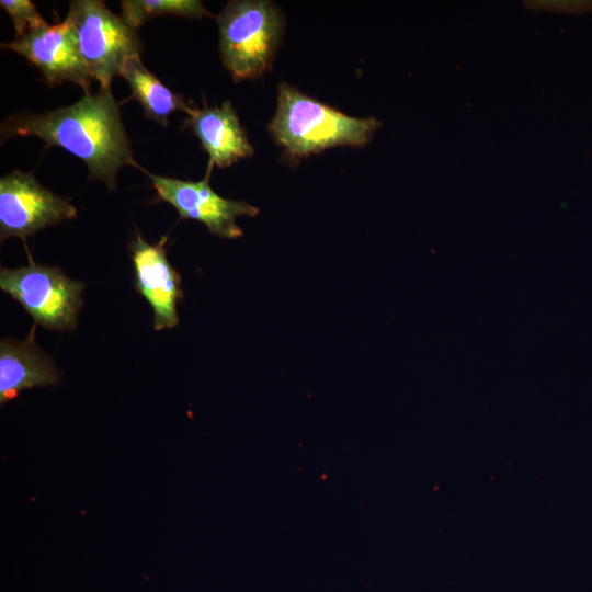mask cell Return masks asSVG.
Wrapping results in <instances>:
<instances>
[{"mask_svg": "<svg viewBox=\"0 0 592 592\" xmlns=\"http://www.w3.org/2000/svg\"><path fill=\"white\" fill-rule=\"evenodd\" d=\"M66 21L72 26L81 55L101 90L110 89L125 62L140 55L137 30L114 14L104 1H71Z\"/></svg>", "mask_w": 592, "mask_h": 592, "instance_id": "277c9868", "label": "cell"}, {"mask_svg": "<svg viewBox=\"0 0 592 592\" xmlns=\"http://www.w3.org/2000/svg\"><path fill=\"white\" fill-rule=\"evenodd\" d=\"M524 5L533 11H551L556 13L582 14L592 11V0H532Z\"/></svg>", "mask_w": 592, "mask_h": 592, "instance_id": "9a60e30c", "label": "cell"}, {"mask_svg": "<svg viewBox=\"0 0 592 592\" xmlns=\"http://www.w3.org/2000/svg\"><path fill=\"white\" fill-rule=\"evenodd\" d=\"M1 45L36 66L49 87L68 81L90 93L93 77L68 21L29 31Z\"/></svg>", "mask_w": 592, "mask_h": 592, "instance_id": "ba28073f", "label": "cell"}, {"mask_svg": "<svg viewBox=\"0 0 592 592\" xmlns=\"http://www.w3.org/2000/svg\"><path fill=\"white\" fill-rule=\"evenodd\" d=\"M216 20L221 60L236 82L269 71L284 30L283 15L273 2L229 1Z\"/></svg>", "mask_w": 592, "mask_h": 592, "instance_id": "3957f363", "label": "cell"}, {"mask_svg": "<svg viewBox=\"0 0 592 592\" xmlns=\"http://www.w3.org/2000/svg\"><path fill=\"white\" fill-rule=\"evenodd\" d=\"M121 7L122 18L135 30L146 21L159 15L212 16L197 0H124L121 2Z\"/></svg>", "mask_w": 592, "mask_h": 592, "instance_id": "4fadbf2b", "label": "cell"}, {"mask_svg": "<svg viewBox=\"0 0 592 592\" xmlns=\"http://www.w3.org/2000/svg\"><path fill=\"white\" fill-rule=\"evenodd\" d=\"M143 171L150 178L159 198L171 204L181 219L197 220L217 237H241L243 232L236 219L239 216L255 217L260 212L247 202L218 195L209 185L210 171L197 182L157 175L144 169Z\"/></svg>", "mask_w": 592, "mask_h": 592, "instance_id": "52a82bcc", "label": "cell"}, {"mask_svg": "<svg viewBox=\"0 0 592 592\" xmlns=\"http://www.w3.org/2000/svg\"><path fill=\"white\" fill-rule=\"evenodd\" d=\"M128 82L133 98L143 106L145 115L164 127L174 111H184L187 115L194 107L184 102L183 95L172 92L136 56L128 59L121 72Z\"/></svg>", "mask_w": 592, "mask_h": 592, "instance_id": "7c38bea8", "label": "cell"}, {"mask_svg": "<svg viewBox=\"0 0 592 592\" xmlns=\"http://www.w3.org/2000/svg\"><path fill=\"white\" fill-rule=\"evenodd\" d=\"M166 241L164 236L156 244H150L137 232L129 244L135 289L151 307L157 331L179 323L177 305L183 298L181 275L167 258Z\"/></svg>", "mask_w": 592, "mask_h": 592, "instance_id": "9c48e42d", "label": "cell"}, {"mask_svg": "<svg viewBox=\"0 0 592 592\" xmlns=\"http://www.w3.org/2000/svg\"><path fill=\"white\" fill-rule=\"evenodd\" d=\"M0 7L11 16L15 29V37L47 25L32 1L1 0Z\"/></svg>", "mask_w": 592, "mask_h": 592, "instance_id": "5bb4252c", "label": "cell"}, {"mask_svg": "<svg viewBox=\"0 0 592 592\" xmlns=\"http://www.w3.org/2000/svg\"><path fill=\"white\" fill-rule=\"evenodd\" d=\"M380 125L374 117L345 115L281 83L276 113L267 128L286 155L295 160L337 146L363 147Z\"/></svg>", "mask_w": 592, "mask_h": 592, "instance_id": "7a4b0ae2", "label": "cell"}, {"mask_svg": "<svg viewBox=\"0 0 592 592\" xmlns=\"http://www.w3.org/2000/svg\"><path fill=\"white\" fill-rule=\"evenodd\" d=\"M0 288L18 300L35 323L49 330H73L83 305L84 284L59 267L36 264L1 267Z\"/></svg>", "mask_w": 592, "mask_h": 592, "instance_id": "5b68a950", "label": "cell"}, {"mask_svg": "<svg viewBox=\"0 0 592 592\" xmlns=\"http://www.w3.org/2000/svg\"><path fill=\"white\" fill-rule=\"evenodd\" d=\"M60 373L52 357L34 341V328L23 340L2 339L0 342V403L15 399L33 387L56 385Z\"/></svg>", "mask_w": 592, "mask_h": 592, "instance_id": "8fae6325", "label": "cell"}, {"mask_svg": "<svg viewBox=\"0 0 592 592\" xmlns=\"http://www.w3.org/2000/svg\"><path fill=\"white\" fill-rule=\"evenodd\" d=\"M187 124L209 156L208 170L213 166L227 168L249 158L254 150L230 101L220 106L193 109Z\"/></svg>", "mask_w": 592, "mask_h": 592, "instance_id": "30bf717a", "label": "cell"}, {"mask_svg": "<svg viewBox=\"0 0 592 592\" xmlns=\"http://www.w3.org/2000/svg\"><path fill=\"white\" fill-rule=\"evenodd\" d=\"M2 138L35 136L64 148L88 166L90 178L116 185L118 170L137 166L111 89L86 93L77 103L41 114L23 113L1 125Z\"/></svg>", "mask_w": 592, "mask_h": 592, "instance_id": "6da1fadb", "label": "cell"}, {"mask_svg": "<svg viewBox=\"0 0 592 592\" xmlns=\"http://www.w3.org/2000/svg\"><path fill=\"white\" fill-rule=\"evenodd\" d=\"M77 208L42 186L32 172L14 170L0 180V238L25 240L48 226L73 219Z\"/></svg>", "mask_w": 592, "mask_h": 592, "instance_id": "8992f818", "label": "cell"}]
</instances>
